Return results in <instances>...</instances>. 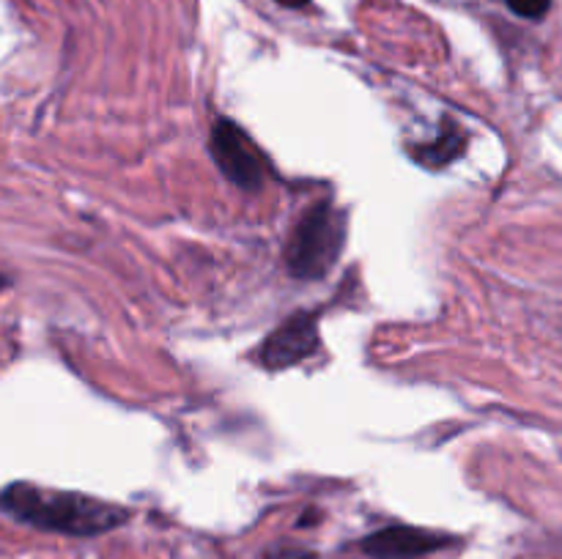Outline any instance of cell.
<instances>
[{
  "instance_id": "7",
  "label": "cell",
  "mask_w": 562,
  "mask_h": 559,
  "mask_svg": "<svg viewBox=\"0 0 562 559\" xmlns=\"http://www.w3.org/2000/svg\"><path fill=\"white\" fill-rule=\"evenodd\" d=\"M505 3L514 14L525 16V20H541L552 9V0H505Z\"/></svg>"
},
{
  "instance_id": "10",
  "label": "cell",
  "mask_w": 562,
  "mask_h": 559,
  "mask_svg": "<svg viewBox=\"0 0 562 559\" xmlns=\"http://www.w3.org/2000/svg\"><path fill=\"white\" fill-rule=\"evenodd\" d=\"M5 285H9V280H5V277H3V274H0V290H3V288H5Z\"/></svg>"
},
{
  "instance_id": "3",
  "label": "cell",
  "mask_w": 562,
  "mask_h": 559,
  "mask_svg": "<svg viewBox=\"0 0 562 559\" xmlns=\"http://www.w3.org/2000/svg\"><path fill=\"white\" fill-rule=\"evenodd\" d=\"M212 157L225 179L245 192H261L267 181L269 164L256 142L245 135L241 126L234 121L220 118L212 126Z\"/></svg>"
},
{
  "instance_id": "1",
  "label": "cell",
  "mask_w": 562,
  "mask_h": 559,
  "mask_svg": "<svg viewBox=\"0 0 562 559\" xmlns=\"http://www.w3.org/2000/svg\"><path fill=\"white\" fill-rule=\"evenodd\" d=\"M0 510L22 524L71 537H93L126 524L130 513L113 502L75 491H53L33 482H11L0 491Z\"/></svg>"
},
{
  "instance_id": "6",
  "label": "cell",
  "mask_w": 562,
  "mask_h": 559,
  "mask_svg": "<svg viewBox=\"0 0 562 559\" xmlns=\"http://www.w3.org/2000/svg\"><path fill=\"white\" fill-rule=\"evenodd\" d=\"M461 148H464V137H461L459 132L450 129L445 132L439 140L426 142V146H417L412 153H415L423 164H428V168H442V164H448L450 159L459 157Z\"/></svg>"
},
{
  "instance_id": "4",
  "label": "cell",
  "mask_w": 562,
  "mask_h": 559,
  "mask_svg": "<svg viewBox=\"0 0 562 559\" xmlns=\"http://www.w3.org/2000/svg\"><path fill=\"white\" fill-rule=\"evenodd\" d=\"M318 345H322L318 312L300 310L285 318L274 332L267 334V340L258 349V356H261V365L269 367V370H283V367H291L316 354Z\"/></svg>"
},
{
  "instance_id": "2",
  "label": "cell",
  "mask_w": 562,
  "mask_h": 559,
  "mask_svg": "<svg viewBox=\"0 0 562 559\" xmlns=\"http://www.w3.org/2000/svg\"><path fill=\"white\" fill-rule=\"evenodd\" d=\"M346 244V214L329 203L313 206L291 233L285 266L300 280H322L333 272Z\"/></svg>"
},
{
  "instance_id": "5",
  "label": "cell",
  "mask_w": 562,
  "mask_h": 559,
  "mask_svg": "<svg viewBox=\"0 0 562 559\" xmlns=\"http://www.w3.org/2000/svg\"><path fill=\"white\" fill-rule=\"evenodd\" d=\"M453 543L456 537L442 535V532L420 529V526H387L366 537L360 548L373 559H417Z\"/></svg>"
},
{
  "instance_id": "9",
  "label": "cell",
  "mask_w": 562,
  "mask_h": 559,
  "mask_svg": "<svg viewBox=\"0 0 562 559\" xmlns=\"http://www.w3.org/2000/svg\"><path fill=\"white\" fill-rule=\"evenodd\" d=\"M280 5H285V9H302V5H307L311 0H278Z\"/></svg>"
},
{
  "instance_id": "8",
  "label": "cell",
  "mask_w": 562,
  "mask_h": 559,
  "mask_svg": "<svg viewBox=\"0 0 562 559\" xmlns=\"http://www.w3.org/2000/svg\"><path fill=\"white\" fill-rule=\"evenodd\" d=\"M267 559H316L313 551H305L300 546H274L267 551Z\"/></svg>"
}]
</instances>
